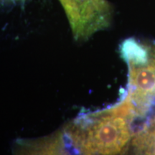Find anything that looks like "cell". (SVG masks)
<instances>
[{"label":"cell","mask_w":155,"mask_h":155,"mask_svg":"<svg viewBox=\"0 0 155 155\" xmlns=\"http://www.w3.org/2000/svg\"><path fill=\"white\" fill-rule=\"evenodd\" d=\"M17 152L22 154H66L73 152L63 130L33 140H20Z\"/></svg>","instance_id":"277c9868"},{"label":"cell","mask_w":155,"mask_h":155,"mask_svg":"<svg viewBox=\"0 0 155 155\" xmlns=\"http://www.w3.org/2000/svg\"><path fill=\"white\" fill-rule=\"evenodd\" d=\"M120 53L128 66L127 89L122 98L137 122L143 121L155 114V42L128 38Z\"/></svg>","instance_id":"7a4b0ae2"},{"label":"cell","mask_w":155,"mask_h":155,"mask_svg":"<svg viewBox=\"0 0 155 155\" xmlns=\"http://www.w3.org/2000/svg\"><path fill=\"white\" fill-rule=\"evenodd\" d=\"M129 150L137 154H155V114L134 128Z\"/></svg>","instance_id":"5b68a950"},{"label":"cell","mask_w":155,"mask_h":155,"mask_svg":"<svg viewBox=\"0 0 155 155\" xmlns=\"http://www.w3.org/2000/svg\"><path fill=\"white\" fill-rule=\"evenodd\" d=\"M135 119L123 98L112 106L79 116L63 128L75 154H119L129 150Z\"/></svg>","instance_id":"6da1fadb"},{"label":"cell","mask_w":155,"mask_h":155,"mask_svg":"<svg viewBox=\"0 0 155 155\" xmlns=\"http://www.w3.org/2000/svg\"><path fill=\"white\" fill-rule=\"evenodd\" d=\"M73 38L85 42L111 24L113 8L107 0H59Z\"/></svg>","instance_id":"3957f363"}]
</instances>
